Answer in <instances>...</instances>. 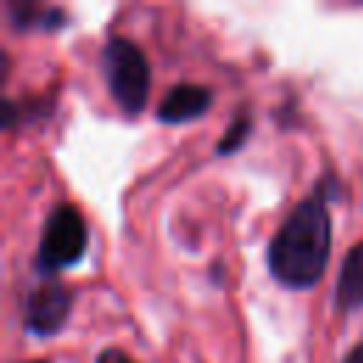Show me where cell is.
<instances>
[{
	"instance_id": "5b68a950",
	"label": "cell",
	"mask_w": 363,
	"mask_h": 363,
	"mask_svg": "<svg viewBox=\"0 0 363 363\" xmlns=\"http://www.w3.org/2000/svg\"><path fill=\"white\" fill-rule=\"evenodd\" d=\"M210 99H213L210 88L193 85V82H182V85H173L162 96L156 116L162 122H167V125H179V122H187V119L201 116L210 108Z\"/></svg>"
},
{
	"instance_id": "8992f818",
	"label": "cell",
	"mask_w": 363,
	"mask_h": 363,
	"mask_svg": "<svg viewBox=\"0 0 363 363\" xmlns=\"http://www.w3.org/2000/svg\"><path fill=\"white\" fill-rule=\"evenodd\" d=\"M335 301L343 312L363 306V241L352 244L349 252L343 255L340 275L335 284Z\"/></svg>"
},
{
	"instance_id": "9c48e42d",
	"label": "cell",
	"mask_w": 363,
	"mask_h": 363,
	"mask_svg": "<svg viewBox=\"0 0 363 363\" xmlns=\"http://www.w3.org/2000/svg\"><path fill=\"white\" fill-rule=\"evenodd\" d=\"M343 363H363V343L360 346H354L349 354H346V360Z\"/></svg>"
},
{
	"instance_id": "7a4b0ae2",
	"label": "cell",
	"mask_w": 363,
	"mask_h": 363,
	"mask_svg": "<svg viewBox=\"0 0 363 363\" xmlns=\"http://www.w3.org/2000/svg\"><path fill=\"white\" fill-rule=\"evenodd\" d=\"M102 74L111 96L125 113H139L150 94V65L145 51L125 37H111L102 45Z\"/></svg>"
},
{
	"instance_id": "ba28073f",
	"label": "cell",
	"mask_w": 363,
	"mask_h": 363,
	"mask_svg": "<svg viewBox=\"0 0 363 363\" xmlns=\"http://www.w3.org/2000/svg\"><path fill=\"white\" fill-rule=\"evenodd\" d=\"M96 363H133L122 349H102L96 354Z\"/></svg>"
},
{
	"instance_id": "52a82bcc",
	"label": "cell",
	"mask_w": 363,
	"mask_h": 363,
	"mask_svg": "<svg viewBox=\"0 0 363 363\" xmlns=\"http://www.w3.org/2000/svg\"><path fill=\"white\" fill-rule=\"evenodd\" d=\"M247 133H250V119L247 116H238L227 130H224V139L218 142V153H233V150H238L241 145H244V139H247Z\"/></svg>"
},
{
	"instance_id": "6da1fadb",
	"label": "cell",
	"mask_w": 363,
	"mask_h": 363,
	"mask_svg": "<svg viewBox=\"0 0 363 363\" xmlns=\"http://www.w3.org/2000/svg\"><path fill=\"white\" fill-rule=\"evenodd\" d=\"M332 250V221L326 201L315 193L295 204L267 247L272 278L289 289H309L320 281Z\"/></svg>"
},
{
	"instance_id": "277c9868",
	"label": "cell",
	"mask_w": 363,
	"mask_h": 363,
	"mask_svg": "<svg viewBox=\"0 0 363 363\" xmlns=\"http://www.w3.org/2000/svg\"><path fill=\"white\" fill-rule=\"evenodd\" d=\"M71 312V289H65L60 281H43L34 286L23 306V320L31 335L48 337L62 329Z\"/></svg>"
},
{
	"instance_id": "30bf717a",
	"label": "cell",
	"mask_w": 363,
	"mask_h": 363,
	"mask_svg": "<svg viewBox=\"0 0 363 363\" xmlns=\"http://www.w3.org/2000/svg\"><path fill=\"white\" fill-rule=\"evenodd\" d=\"M31 363H48V360H31Z\"/></svg>"
},
{
	"instance_id": "3957f363",
	"label": "cell",
	"mask_w": 363,
	"mask_h": 363,
	"mask_svg": "<svg viewBox=\"0 0 363 363\" xmlns=\"http://www.w3.org/2000/svg\"><path fill=\"white\" fill-rule=\"evenodd\" d=\"M85 244H88V230L82 213L74 204H57L43 224V235L37 247V269L51 275L57 269L71 267L85 252Z\"/></svg>"
}]
</instances>
